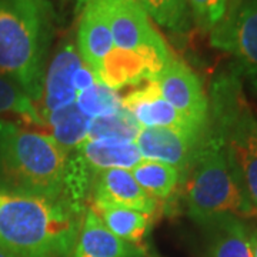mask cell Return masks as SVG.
Wrapping results in <instances>:
<instances>
[{
	"mask_svg": "<svg viewBox=\"0 0 257 257\" xmlns=\"http://www.w3.org/2000/svg\"><path fill=\"white\" fill-rule=\"evenodd\" d=\"M84 211L67 199L0 187V247L19 257H72Z\"/></svg>",
	"mask_w": 257,
	"mask_h": 257,
	"instance_id": "6da1fadb",
	"label": "cell"
},
{
	"mask_svg": "<svg viewBox=\"0 0 257 257\" xmlns=\"http://www.w3.org/2000/svg\"><path fill=\"white\" fill-rule=\"evenodd\" d=\"M49 0H0V74L40 103L53 39Z\"/></svg>",
	"mask_w": 257,
	"mask_h": 257,
	"instance_id": "7a4b0ae2",
	"label": "cell"
},
{
	"mask_svg": "<svg viewBox=\"0 0 257 257\" xmlns=\"http://www.w3.org/2000/svg\"><path fill=\"white\" fill-rule=\"evenodd\" d=\"M180 197L193 221L217 214L257 216L233 175L220 123L210 109Z\"/></svg>",
	"mask_w": 257,
	"mask_h": 257,
	"instance_id": "3957f363",
	"label": "cell"
},
{
	"mask_svg": "<svg viewBox=\"0 0 257 257\" xmlns=\"http://www.w3.org/2000/svg\"><path fill=\"white\" fill-rule=\"evenodd\" d=\"M67 156L45 130L0 121V187L66 199Z\"/></svg>",
	"mask_w": 257,
	"mask_h": 257,
	"instance_id": "277c9868",
	"label": "cell"
},
{
	"mask_svg": "<svg viewBox=\"0 0 257 257\" xmlns=\"http://www.w3.org/2000/svg\"><path fill=\"white\" fill-rule=\"evenodd\" d=\"M207 96L209 109L220 123L233 175L257 214V119L233 63L214 76Z\"/></svg>",
	"mask_w": 257,
	"mask_h": 257,
	"instance_id": "5b68a950",
	"label": "cell"
},
{
	"mask_svg": "<svg viewBox=\"0 0 257 257\" xmlns=\"http://www.w3.org/2000/svg\"><path fill=\"white\" fill-rule=\"evenodd\" d=\"M210 45L233 59L243 82L257 93V0H234L210 32Z\"/></svg>",
	"mask_w": 257,
	"mask_h": 257,
	"instance_id": "8992f818",
	"label": "cell"
},
{
	"mask_svg": "<svg viewBox=\"0 0 257 257\" xmlns=\"http://www.w3.org/2000/svg\"><path fill=\"white\" fill-rule=\"evenodd\" d=\"M110 23L114 47L169 62L173 52L135 0H101Z\"/></svg>",
	"mask_w": 257,
	"mask_h": 257,
	"instance_id": "52a82bcc",
	"label": "cell"
},
{
	"mask_svg": "<svg viewBox=\"0 0 257 257\" xmlns=\"http://www.w3.org/2000/svg\"><path fill=\"white\" fill-rule=\"evenodd\" d=\"M150 82L184 119L197 127H204L209 114V96L197 73L173 53L163 70Z\"/></svg>",
	"mask_w": 257,
	"mask_h": 257,
	"instance_id": "ba28073f",
	"label": "cell"
},
{
	"mask_svg": "<svg viewBox=\"0 0 257 257\" xmlns=\"http://www.w3.org/2000/svg\"><path fill=\"white\" fill-rule=\"evenodd\" d=\"M83 64L84 62L73 40L66 39L59 43L47 63L43 80V93L39 103L43 119L49 113L77 101L79 93L76 89V76Z\"/></svg>",
	"mask_w": 257,
	"mask_h": 257,
	"instance_id": "9c48e42d",
	"label": "cell"
},
{
	"mask_svg": "<svg viewBox=\"0 0 257 257\" xmlns=\"http://www.w3.org/2000/svg\"><path fill=\"white\" fill-rule=\"evenodd\" d=\"M196 223L203 231L207 257H254L257 227L248 219L217 214Z\"/></svg>",
	"mask_w": 257,
	"mask_h": 257,
	"instance_id": "30bf717a",
	"label": "cell"
},
{
	"mask_svg": "<svg viewBox=\"0 0 257 257\" xmlns=\"http://www.w3.org/2000/svg\"><path fill=\"white\" fill-rule=\"evenodd\" d=\"M202 133L203 130L187 132L162 127L142 128L136 139V145L145 160H155L173 166L182 173L184 180Z\"/></svg>",
	"mask_w": 257,
	"mask_h": 257,
	"instance_id": "8fae6325",
	"label": "cell"
},
{
	"mask_svg": "<svg viewBox=\"0 0 257 257\" xmlns=\"http://www.w3.org/2000/svg\"><path fill=\"white\" fill-rule=\"evenodd\" d=\"M89 200L92 206H113L146 213L156 217L162 204L149 196L130 170L109 169L94 177Z\"/></svg>",
	"mask_w": 257,
	"mask_h": 257,
	"instance_id": "7c38bea8",
	"label": "cell"
},
{
	"mask_svg": "<svg viewBox=\"0 0 257 257\" xmlns=\"http://www.w3.org/2000/svg\"><path fill=\"white\" fill-rule=\"evenodd\" d=\"M121 104L142 128L162 127L187 132L203 130V127H197L184 119L162 96L155 82H146L140 89L128 92L121 97Z\"/></svg>",
	"mask_w": 257,
	"mask_h": 257,
	"instance_id": "4fadbf2b",
	"label": "cell"
},
{
	"mask_svg": "<svg viewBox=\"0 0 257 257\" xmlns=\"http://www.w3.org/2000/svg\"><path fill=\"white\" fill-rule=\"evenodd\" d=\"M76 46L83 62L97 76L104 59L114 47L110 23L101 0H89L83 6Z\"/></svg>",
	"mask_w": 257,
	"mask_h": 257,
	"instance_id": "5bb4252c",
	"label": "cell"
},
{
	"mask_svg": "<svg viewBox=\"0 0 257 257\" xmlns=\"http://www.w3.org/2000/svg\"><path fill=\"white\" fill-rule=\"evenodd\" d=\"M147 250L113 234L96 211L87 207L72 257H147Z\"/></svg>",
	"mask_w": 257,
	"mask_h": 257,
	"instance_id": "9a60e30c",
	"label": "cell"
},
{
	"mask_svg": "<svg viewBox=\"0 0 257 257\" xmlns=\"http://www.w3.org/2000/svg\"><path fill=\"white\" fill-rule=\"evenodd\" d=\"M70 153L80 160L93 180L103 170H132L143 160L136 142H103L87 139Z\"/></svg>",
	"mask_w": 257,
	"mask_h": 257,
	"instance_id": "2e32d148",
	"label": "cell"
},
{
	"mask_svg": "<svg viewBox=\"0 0 257 257\" xmlns=\"http://www.w3.org/2000/svg\"><path fill=\"white\" fill-rule=\"evenodd\" d=\"M113 234L139 247H146V240L155 224V216L123 207L90 206Z\"/></svg>",
	"mask_w": 257,
	"mask_h": 257,
	"instance_id": "e0dca14e",
	"label": "cell"
},
{
	"mask_svg": "<svg viewBox=\"0 0 257 257\" xmlns=\"http://www.w3.org/2000/svg\"><path fill=\"white\" fill-rule=\"evenodd\" d=\"M130 172L140 187L162 206L182 193L183 176L173 166L143 159Z\"/></svg>",
	"mask_w": 257,
	"mask_h": 257,
	"instance_id": "ac0fdd59",
	"label": "cell"
},
{
	"mask_svg": "<svg viewBox=\"0 0 257 257\" xmlns=\"http://www.w3.org/2000/svg\"><path fill=\"white\" fill-rule=\"evenodd\" d=\"M0 121L39 130L47 128L37 103L19 84L3 74H0Z\"/></svg>",
	"mask_w": 257,
	"mask_h": 257,
	"instance_id": "d6986e66",
	"label": "cell"
},
{
	"mask_svg": "<svg viewBox=\"0 0 257 257\" xmlns=\"http://www.w3.org/2000/svg\"><path fill=\"white\" fill-rule=\"evenodd\" d=\"M45 121L57 145L69 155L87 140L92 119L87 117L74 103L49 113Z\"/></svg>",
	"mask_w": 257,
	"mask_h": 257,
	"instance_id": "ffe728a7",
	"label": "cell"
},
{
	"mask_svg": "<svg viewBox=\"0 0 257 257\" xmlns=\"http://www.w3.org/2000/svg\"><path fill=\"white\" fill-rule=\"evenodd\" d=\"M159 26L175 33H187L193 18L187 0H135Z\"/></svg>",
	"mask_w": 257,
	"mask_h": 257,
	"instance_id": "44dd1931",
	"label": "cell"
},
{
	"mask_svg": "<svg viewBox=\"0 0 257 257\" xmlns=\"http://www.w3.org/2000/svg\"><path fill=\"white\" fill-rule=\"evenodd\" d=\"M142 127L127 111L121 109L106 116L92 119L89 140L103 142H136Z\"/></svg>",
	"mask_w": 257,
	"mask_h": 257,
	"instance_id": "7402d4cb",
	"label": "cell"
},
{
	"mask_svg": "<svg viewBox=\"0 0 257 257\" xmlns=\"http://www.w3.org/2000/svg\"><path fill=\"white\" fill-rule=\"evenodd\" d=\"M76 104L90 119L106 116L123 109L121 97L117 92L101 82L94 83L92 87L79 93Z\"/></svg>",
	"mask_w": 257,
	"mask_h": 257,
	"instance_id": "603a6c76",
	"label": "cell"
},
{
	"mask_svg": "<svg viewBox=\"0 0 257 257\" xmlns=\"http://www.w3.org/2000/svg\"><path fill=\"white\" fill-rule=\"evenodd\" d=\"M193 23L210 33L220 23L229 9L230 0H187Z\"/></svg>",
	"mask_w": 257,
	"mask_h": 257,
	"instance_id": "cb8c5ba5",
	"label": "cell"
},
{
	"mask_svg": "<svg viewBox=\"0 0 257 257\" xmlns=\"http://www.w3.org/2000/svg\"><path fill=\"white\" fill-rule=\"evenodd\" d=\"M0 257H19L16 254H13V253H10L8 250H5L3 247H0Z\"/></svg>",
	"mask_w": 257,
	"mask_h": 257,
	"instance_id": "d4e9b609",
	"label": "cell"
},
{
	"mask_svg": "<svg viewBox=\"0 0 257 257\" xmlns=\"http://www.w3.org/2000/svg\"><path fill=\"white\" fill-rule=\"evenodd\" d=\"M147 257H160L155 250H147Z\"/></svg>",
	"mask_w": 257,
	"mask_h": 257,
	"instance_id": "484cf974",
	"label": "cell"
},
{
	"mask_svg": "<svg viewBox=\"0 0 257 257\" xmlns=\"http://www.w3.org/2000/svg\"><path fill=\"white\" fill-rule=\"evenodd\" d=\"M87 2H89V0H77V3H79V6H84V5H86V3H87Z\"/></svg>",
	"mask_w": 257,
	"mask_h": 257,
	"instance_id": "4316f807",
	"label": "cell"
},
{
	"mask_svg": "<svg viewBox=\"0 0 257 257\" xmlns=\"http://www.w3.org/2000/svg\"><path fill=\"white\" fill-rule=\"evenodd\" d=\"M254 257H257V243H256V248H254Z\"/></svg>",
	"mask_w": 257,
	"mask_h": 257,
	"instance_id": "83f0119b",
	"label": "cell"
}]
</instances>
